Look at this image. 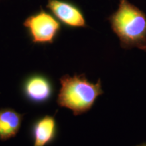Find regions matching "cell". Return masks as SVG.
Listing matches in <instances>:
<instances>
[{"label": "cell", "instance_id": "cell-4", "mask_svg": "<svg viewBox=\"0 0 146 146\" xmlns=\"http://www.w3.org/2000/svg\"><path fill=\"white\" fill-rule=\"evenodd\" d=\"M21 91L27 101L36 105L47 103L54 92L52 82L41 73H34L25 78L22 83Z\"/></svg>", "mask_w": 146, "mask_h": 146}, {"label": "cell", "instance_id": "cell-8", "mask_svg": "<svg viewBox=\"0 0 146 146\" xmlns=\"http://www.w3.org/2000/svg\"><path fill=\"white\" fill-rule=\"evenodd\" d=\"M137 146H146V143H143L139 144V145H137Z\"/></svg>", "mask_w": 146, "mask_h": 146}, {"label": "cell", "instance_id": "cell-2", "mask_svg": "<svg viewBox=\"0 0 146 146\" xmlns=\"http://www.w3.org/2000/svg\"><path fill=\"white\" fill-rule=\"evenodd\" d=\"M60 82L61 87L56 102L59 106L70 110L74 116L90 110L98 97L104 94L101 80L92 83L84 74H65Z\"/></svg>", "mask_w": 146, "mask_h": 146}, {"label": "cell", "instance_id": "cell-1", "mask_svg": "<svg viewBox=\"0 0 146 146\" xmlns=\"http://www.w3.org/2000/svg\"><path fill=\"white\" fill-rule=\"evenodd\" d=\"M122 48L146 52V14L128 0H119L118 9L108 17Z\"/></svg>", "mask_w": 146, "mask_h": 146}, {"label": "cell", "instance_id": "cell-7", "mask_svg": "<svg viewBox=\"0 0 146 146\" xmlns=\"http://www.w3.org/2000/svg\"><path fill=\"white\" fill-rule=\"evenodd\" d=\"M24 114L10 108L0 109V141L16 137L21 129Z\"/></svg>", "mask_w": 146, "mask_h": 146}, {"label": "cell", "instance_id": "cell-6", "mask_svg": "<svg viewBox=\"0 0 146 146\" xmlns=\"http://www.w3.org/2000/svg\"><path fill=\"white\" fill-rule=\"evenodd\" d=\"M58 128L54 116H45L36 119L31 128L33 146H47L54 141L57 136Z\"/></svg>", "mask_w": 146, "mask_h": 146}, {"label": "cell", "instance_id": "cell-5", "mask_svg": "<svg viewBox=\"0 0 146 146\" xmlns=\"http://www.w3.org/2000/svg\"><path fill=\"white\" fill-rule=\"evenodd\" d=\"M46 8L63 25L70 28L87 27L82 10L68 0H48Z\"/></svg>", "mask_w": 146, "mask_h": 146}, {"label": "cell", "instance_id": "cell-3", "mask_svg": "<svg viewBox=\"0 0 146 146\" xmlns=\"http://www.w3.org/2000/svg\"><path fill=\"white\" fill-rule=\"evenodd\" d=\"M34 44H52L61 31L60 22L50 12L40 8L31 14L23 23Z\"/></svg>", "mask_w": 146, "mask_h": 146}]
</instances>
